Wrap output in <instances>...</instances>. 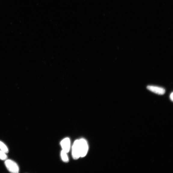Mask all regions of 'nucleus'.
Listing matches in <instances>:
<instances>
[{
  "mask_svg": "<svg viewBox=\"0 0 173 173\" xmlns=\"http://www.w3.org/2000/svg\"><path fill=\"white\" fill-rule=\"evenodd\" d=\"M79 140V147L80 151V157H85L88 151V145L87 141L84 138Z\"/></svg>",
  "mask_w": 173,
  "mask_h": 173,
  "instance_id": "f257e3e1",
  "label": "nucleus"
},
{
  "mask_svg": "<svg viewBox=\"0 0 173 173\" xmlns=\"http://www.w3.org/2000/svg\"><path fill=\"white\" fill-rule=\"evenodd\" d=\"M67 153L63 150L61 151V157L62 160L66 162H68L69 160Z\"/></svg>",
  "mask_w": 173,
  "mask_h": 173,
  "instance_id": "423d86ee",
  "label": "nucleus"
},
{
  "mask_svg": "<svg viewBox=\"0 0 173 173\" xmlns=\"http://www.w3.org/2000/svg\"><path fill=\"white\" fill-rule=\"evenodd\" d=\"M170 98L171 100L172 101L173 100V93L172 92L171 94V95H170Z\"/></svg>",
  "mask_w": 173,
  "mask_h": 173,
  "instance_id": "1a4fd4ad",
  "label": "nucleus"
},
{
  "mask_svg": "<svg viewBox=\"0 0 173 173\" xmlns=\"http://www.w3.org/2000/svg\"><path fill=\"white\" fill-rule=\"evenodd\" d=\"M72 155L74 159H78L80 157L79 140H76L73 143L72 147Z\"/></svg>",
  "mask_w": 173,
  "mask_h": 173,
  "instance_id": "7ed1b4c3",
  "label": "nucleus"
},
{
  "mask_svg": "<svg viewBox=\"0 0 173 173\" xmlns=\"http://www.w3.org/2000/svg\"><path fill=\"white\" fill-rule=\"evenodd\" d=\"M5 165L9 171L13 173H18L19 172V167L16 162L11 160H7L5 162Z\"/></svg>",
  "mask_w": 173,
  "mask_h": 173,
  "instance_id": "f03ea898",
  "label": "nucleus"
},
{
  "mask_svg": "<svg viewBox=\"0 0 173 173\" xmlns=\"http://www.w3.org/2000/svg\"><path fill=\"white\" fill-rule=\"evenodd\" d=\"M147 88L150 91L159 95H164L165 91L164 88H162L154 86H148Z\"/></svg>",
  "mask_w": 173,
  "mask_h": 173,
  "instance_id": "20e7f679",
  "label": "nucleus"
},
{
  "mask_svg": "<svg viewBox=\"0 0 173 173\" xmlns=\"http://www.w3.org/2000/svg\"><path fill=\"white\" fill-rule=\"evenodd\" d=\"M61 145L63 149L67 153L70 151L71 146L70 139L68 137L64 138L61 142Z\"/></svg>",
  "mask_w": 173,
  "mask_h": 173,
  "instance_id": "39448f33",
  "label": "nucleus"
},
{
  "mask_svg": "<svg viewBox=\"0 0 173 173\" xmlns=\"http://www.w3.org/2000/svg\"><path fill=\"white\" fill-rule=\"evenodd\" d=\"M7 156L6 153L0 150V159L2 160H5L7 159Z\"/></svg>",
  "mask_w": 173,
  "mask_h": 173,
  "instance_id": "6e6552de",
  "label": "nucleus"
},
{
  "mask_svg": "<svg viewBox=\"0 0 173 173\" xmlns=\"http://www.w3.org/2000/svg\"><path fill=\"white\" fill-rule=\"evenodd\" d=\"M0 149L6 154L8 152V149L7 147L4 143L1 141H0Z\"/></svg>",
  "mask_w": 173,
  "mask_h": 173,
  "instance_id": "0eeeda50",
  "label": "nucleus"
}]
</instances>
